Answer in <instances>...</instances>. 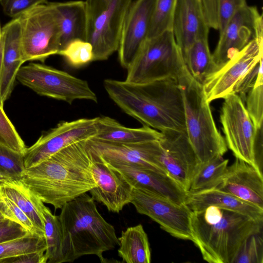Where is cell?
<instances>
[{
  "label": "cell",
  "mask_w": 263,
  "mask_h": 263,
  "mask_svg": "<svg viewBox=\"0 0 263 263\" xmlns=\"http://www.w3.org/2000/svg\"><path fill=\"white\" fill-rule=\"evenodd\" d=\"M52 3L60 16V50L73 40L86 41L87 18L85 2L73 1Z\"/></svg>",
  "instance_id": "cell-25"
},
{
  "label": "cell",
  "mask_w": 263,
  "mask_h": 263,
  "mask_svg": "<svg viewBox=\"0 0 263 263\" xmlns=\"http://www.w3.org/2000/svg\"><path fill=\"white\" fill-rule=\"evenodd\" d=\"M0 143L24 155L26 146L0 105Z\"/></svg>",
  "instance_id": "cell-37"
},
{
  "label": "cell",
  "mask_w": 263,
  "mask_h": 263,
  "mask_svg": "<svg viewBox=\"0 0 263 263\" xmlns=\"http://www.w3.org/2000/svg\"><path fill=\"white\" fill-rule=\"evenodd\" d=\"M183 59L189 72L201 84L208 76L216 70L209 48L208 38L195 42L190 47Z\"/></svg>",
  "instance_id": "cell-29"
},
{
  "label": "cell",
  "mask_w": 263,
  "mask_h": 263,
  "mask_svg": "<svg viewBox=\"0 0 263 263\" xmlns=\"http://www.w3.org/2000/svg\"><path fill=\"white\" fill-rule=\"evenodd\" d=\"M263 40H252L202 83L207 101L224 99L234 93L242 78L262 59Z\"/></svg>",
  "instance_id": "cell-12"
},
{
  "label": "cell",
  "mask_w": 263,
  "mask_h": 263,
  "mask_svg": "<svg viewBox=\"0 0 263 263\" xmlns=\"http://www.w3.org/2000/svg\"><path fill=\"white\" fill-rule=\"evenodd\" d=\"M210 29L202 0H178L172 32L183 58L195 42L208 38Z\"/></svg>",
  "instance_id": "cell-19"
},
{
  "label": "cell",
  "mask_w": 263,
  "mask_h": 263,
  "mask_svg": "<svg viewBox=\"0 0 263 263\" xmlns=\"http://www.w3.org/2000/svg\"><path fill=\"white\" fill-rule=\"evenodd\" d=\"M109 98L125 113L160 132H186L182 94L177 78L146 83L111 79L104 80Z\"/></svg>",
  "instance_id": "cell-2"
},
{
  "label": "cell",
  "mask_w": 263,
  "mask_h": 263,
  "mask_svg": "<svg viewBox=\"0 0 263 263\" xmlns=\"http://www.w3.org/2000/svg\"><path fill=\"white\" fill-rule=\"evenodd\" d=\"M206 19L210 28L218 30L216 0H202Z\"/></svg>",
  "instance_id": "cell-44"
},
{
  "label": "cell",
  "mask_w": 263,
  "mask_h": 263,
  "mask_svg": "<svg viewBox=\"0 0 263 263\" xmlns=\"http://www.w3.org/2000/svg\"><path fill=\"white\" fill-rule=\"evenodd\" d=\"M262 67L253 86L248 91L245 106L256 129L262 127L263 121V75Z\"/></svg>",
  "instance_id": "cell-34"
},
{
  "label": "cell",
  "mask_w": 263,
  "mask_h": 263,
  "mask_svg": "<svg viewBox=\"0 0 263 263\" xmlns=\"http://www.w3.org/2000/svg\"><path fill=\"white\" fill-rule=\"evenodd\" d=\"M261 67H262V59L242 78L235 87L234 93L238 95L245 104L246 96L253 86Z\"/></svg>",
  "instance_id": "cell-42"
},
{
  "label": "cell",
  "mask_w": 263,
  "mask_h": 263,
  "mask_svg": "<svg viewBox=\"0 0 263 263\" xmlns=\"http://www.w3.org/2000/svg\"><path fill=\"white\" fill-rule=\"evenodd\" d=\"M47 0H0L5 14L13 19L19 17L29 10Z\"/></svg>",
  "instance_id": "cell-40"
},
{
  "label": "cell",
  "mask_w": 263,
  "mask_h": 263,
  "mask_svg": "<svg viewBox=\"0 0 263 263\" xmlns=\"http://www.w3.org/2000/svg\"><path fill=\"white\" fill-rule=\"evenodd\" d=\"M262 223L237 212L210 205L192 212V241L204 260L234 263L248 239L262 233Z\"/></svg>",
  "instance_id": "cell-3"
},
{
  "label": "cell",
  "mask_w": 263,
  "mask_h": 263,
  "mask_svg": "<svg viewBox=\"0 0 263 263\" xmlns=\"http://www.w3.org/2000/svg\"><path fill=\"white\" fill-rule=\"evenodd\" d=\"M45 237L28 234L23 237L0 243V261L11 257L35 252H44Z\"/></svg>",
  "instance_id": "cell-31"
},
{
  "label": "cell",
  "mask_w": 263,
  "mask_h": 263,
  "mask_svg": "<svg viewBox=\"0 0 263 263\" xmlns=\"http://www.w3.org/2000/svg\"><path fill=\"white\" fill-rule=\"evenodd\" d=\"M107 164L132 187H143L176 204H185L188 192L167 174L132 164Z\"/></svg>",
  "instance_id": "cell-20"
},
{
  "label": "cell",
  "mask_w": 263,
  "mask_h": 263,
  "mask_svg": "<svg viewBox=\"0 0 263 263\" xmlns=\"http://www.w3.org/2000/svg\"><path fill=\"white\" fill-rule=\"evenodd\" d=\"M25 170L24 155L0 143V172L10 179H20Z\"/></svg>",
  "instance_id": "cell-35"
},
{
  "label": "cell",
  "mask_w": 263,
  "mask_h": 263,
  "mask_svg": "<svg viewBox=\"0 0 263 263\" xmlns=\"http://www.w3.org/2000/svg\"><path fill=\"white\" fill-rule=\"evenodd\" d=\"M119 256L126 263H150L151 252L147 234L139 224L128 227L118 237Z\"/></svg>",
  "instance_id": "cell-27"
},
{
  "label": "cell",
  "mask_w": 263,
  "mask_h": 263,
  "mask_svg": "<svg viewBox=\"0 0 263 263\" xmlns=\"http://www.w3.org/2000/svg\"><path fill=\"white\" fill-rule=\"evenodd\" d=\"M3 61V46L2 39V27L0 23V84Z\"/></svg>",
  "instance_id": "cell-45"
},
{
  "label": "cell",
  "mask_w": 263,
  "mask_h": 263,
  "mask_svg": "<svg viewBox=\"0 0 263 263\" xmlns=\"http://www.w3.org/2000/svg\"><path fill=\"white\" fill-rule=\"evenodd\" d=\"M91 150L92 170L96 186L88 192L95 201L103 204L109 211L118 213L130 203L133 187L120 174Z\"/></svg>",
  "instance_id": "cell-18"
},
{
  "label": "cell",
  "mask_w": 263,
  "mask_h": 263,
  "mask_svg": "<svg viewBox=\"0 0 263 263\" xmlns=\"http://www.w3.org/2000/svg\"><path fill=\"white\" fill-rule=\"evenodd\" d=\"M44 222L47 263H62V232L58 216L44 206L42 210Z\"/></svg>",
  "instance_id": "cell-30"
},
{
  "label": "cell",
  "mask_w": 263,
  "mask_h": 263,
  "mask_svg": "<svg viewBox=\"0 0 263 263\" xmlns=\"http://www.w3.org/2000/svg\"><path fill=\"white\" fill-rule=\"evenodd\" d=\"M254 39L263 40L262 15L256 6L247 5L233 16L219 33L212 54L216 70Z\"/></svg>",
  "instance_id": "cell-13"
},
{
  "label": "cell",
  "mask_w": 263,
  "mask_h": 263,
  "mask_svg": "<svg viewBox=\"0 0 263 263\" xmlns=\"http://www.w3.org/2000/svg\"><path fill=\"white\" fill-rule=\"evenodd\" d=\"M4 217L3 216L2 214H1V213L0 212V219H3L4 218Z\"/></svg>",
  "instance_id": "cell-47"
},
{
  "label": "cell",
  "mask_w": 263,
  "mask_h": 263,
  "mask_svg": "<svg viewBox=\"0 0 263 263\" xmlns=\"http://www.w3.org/2000/svg\"><path fill=\"white\" fill-rule=\"evenodd\" d=\"M247 5V0H216L217 30L219 33L233 16Z\"/></svg>",
  "instance_id": "cell-39"
},
{
  "label": "cell",
  "mask_w": 263,
  "mask_h": 263,
  "mask_svg": "<svg viewBox=\"0 0 263 263\" xmlns=\"http://www.w3.org/2000/svg\"><path fill=\"white\" fill-rule=\"evenodd\" d=\"M19 18H14L2 28L3 61L0 84V105L10 97L16 74L24 62L22 59Z\"/></svg>",
  "instance_id": "cell-22"
},
{
  "label": "cell",
  "mask_w": 263,
  "mask_h": 263,
  "mask_svg": "<svg viewBox=\"0 0 263 263\" xmlns=\"http://www.w3.org/2000/svg\"><path fill=\"white\" fill-rule=\"evenodd\" d=\"M130 203L138 213L148 216L172 236L193 241L192 211L185 204H176L141 187H133Z\"/></svg>",
  "instance_id": "cell-10"
},
{
  "label": "cell",
  "mask_w": 263,
  "mask_h": 263,
  "mask_svg": "<svg viewBox=\"0 0 263 263\" xmlns=\"http://www.w3.org/2000/svg\"><path fill=\"white\" fill-rule=\"evenodd\" d=\"M156 0H133L124 22L118 48L120 65L127 69L147 39Z\"/></svg>",
  "instance_id": "cell-17"
},
{
  "label": "cell",
  "mask_w": 263,
  "mask_h": 263,
  "mask_svg": "<svg viewBox=\"0 0 263 263\" xmlns=\"http://www.w3.org/2000/svg\"><path fill=\"white\" fill-rule=\"evenodd\" d=\"M184 64L172 31L147 38L127 69L125 81L146 83L177 78Z\"/></svg>",
  "instance_id": "cell-6"
},
{
  "label": "cell",
  "mask_w": 263,
  "mask_h": 263,
  "mask_svg": "<svg viewBox=\"0 0 263 263\" xmlns=\"http://www.w3.org/2000/svg\"><path fill=\"white\" fill-rule=\"evenodd\" d=\"M262 233L252 235L243 246L234 263H262Z\"/></svg>",
  "instance_id": "cell-38"
},
{
  "label": "cell",
  "mask_w": 263,
  "mask_h": 263,
  "mask_svg": "<svg viewBox=\"0 0 263 263\" xmlns=\"http://www.w3.org/2000/svg\"><path fill=\"white\" fill-rule=\"evenodd\" d=\"M224 99L220 120L227 146L236 158L255 166L254 149L257 129L238 95L231 93Z\"/></svg>",
  "instance_id": "cell-11"
},
{
  "label": "cell",
  "mask_w": 263,
  "mask_h": 263,
  "mask_svg": "<svg viewBox=\"0 0 263 263\" xmlns=\"http://www.w3.org/2000/svg\"><path fill=\"white\" fill-rule=\"evenodd\" d=\"M0 212L6 219L15 222L32 235L45 237L28 217L11 200L0 194Z\"/></svg>",
  "instance_id": "cell-36"
},
{
  "label": "cell",
  "mask_w": 263,
  "mask_h": 263,
  "mask_svg": "<svg viewBox=\"0 0 263 263\" xmlns=\"http://www.w3.org/2000/svg\"><path fill=\"white\" fill-rule=\"evenodd\" d=\"M160 161L165 172L189 192L192 178L200 163L186 132H160Z\"/></svg>",
  "instance_id": "cell-15"
},
{
  "label": "cell",
  "mask_w": 263,
  "mask_h": 263,
  "mask_svg": "<svg viewBox=\"0 0 263 263\" xmlns=\"http://www.w3.org/2000/svg\"><path fill=\"white\" fill-rule=\"evenodd\" d=\"M58 54L62 56L72 67L79 68L93 61L91 44L87 41L74 40L60 50Z\"/></svg>",
  "instance_id": "cell-33"
},
{
  "label": "cell",
  "mask_w": 263,
  "mask_h": 263,
  "mask_svg": "<svg viewBox=\"0 0 263 263\" xmlns=\"http://www.w3.org/2000/svg\"><path fill=\"white\" fill-rule=\"evenodd\" d=\"M177 79L183 99L186 133L199 162L223 156L228 147L216 127L202 84L193 77L185 63Z\"/></svg>",
  "instance_id": "cell-5"
},
{
  "label": "cell",
  "mask_w": 263,
  "mask_h": 263,
  "mask_svg": "<svg viewBox=\"0 0 263 263\" xmlns=\"http://www.w3.org/2000/svg\"><path fill=\"white\" fill-rule=\"evenodd\" d=\"M95 201L86 193L61 209L63 262L87 255H96L105 262L103 253L119 246L114 226L100 214Z\"/></svg>",
  "instance_id": "cell-4"
},
{
  "label": "cell",
  "mask_w": 263,
  "mask_h": 263,
  "mask_svg": "<svg viewBox=\"0 0 263 263\" xmlns=\"http://www.w3.org/2000/svg\"><path fill=\"white\" fill-rule=\"evenodd\" d=\"M185 204L192 211L202 210L209 206L214 205L237 212L256 221H263V209L217 188L189 193Z\"/></svg>",
  "instance_id": "cell-23"
},
{
  "label": "cell",
  "mask_w": 263,
  "mask_h": 263,
  "mask_svg": "<svg viewBox=\"0 0 263 263\" xmlns=\"http://www.w3.org/2000/svg\"><path fill=\"white\" fill-rule=\"evenodd\" d=\"M217 188L263 209V175L241 159L236 158L228 166L223 180Z\"/></svg>",
  "instance_id": "cell-21"
},
{
  "label": "cell",
  "mask_w": 263,
  "mask_h": 263,
  "mask_svg": "<svg viewBox=\"0 0 263 263\" xmlns=\"http://www.w3.org/2000/svg\"><path fill=\"white\" fill-rule=\"evenodd\" d=\"M20 44L24 63L44 62L60 50L59 13L52 2L37 6L19 17Z\"/></svg>",
  "instance_id": "cell-8"
},
{
  "label": "cell",
  "mask_w": 263,
  "mask_h": 263,
  "mask_svg": "<svg viewBox=\"0 0 263 263\" xmlns=\"http://www.w3.org/2000/svg\"><path fill=\"white\" fill-rule=\"evenodd\" d=\"M96 135L92 139L107 142L137 143L158 140L160 132L143 125L140 128L126 127L107 116L96 117Z\"/></svg>",
  "instance_id": "cell-24"
},
{
  "label": "cell",
  "mask_w": 263,
  "mask_h": 263,
  "mask_svg": "<svg viewBox=\"0 0 263 263\" xmlns=\"http://www.w3.org/2000/svg\"><path fill=\"white\" fill-rule=\"evenodd\" d=\"M96 134V117L61 121L26 148L24 153L25 168L37 165L72 143L92 139Z\"/></svg>",
  "instance_id": "cell-14"
},
{
  "label": "cell",
  "mask_w": 263,
  "mask_h": 263,
  "mask_svg": "<svg viewBox=\"0 0 263 263\" xmlns=\"http://www.w3.org/2000/svg\"><path fill=\"white\" fill-rule=\"evenodd\" d=\"M133 0H85L86 41L93 61L107 60L118 51L125 16Z\"/></svg>",
  "instance_id": "cell-7"
},
{
  "label": "cell",
  "mask_w": 263,
  "mask_h": 263,
  "mask_svg": "<svg viewBox=\"0 0 263 263\" xmlns=\"http://www.w3.org/2000/svg\"><path fill=\"white\" fill-rule=\"evenodd\" d=\"M92 157L88 140L75 142L26 168L20 180L44 203L61 209L96 186Z\"/></svg>",
  "instance_id": "cell-1"
},
{
  "label": "cell",
  "mask_w": 263,
  "mask_h": 263,
  "mask_svg": "<svg viewBox=\"0 0 263 263\" xmlns=\"http://www.w3.org/2000/svg\"><path fill=\"white\" fill-rule=\"evenodd\" d=\"M44 252L28 253L4 259L0 263H47Z\"/></svg>",
  "instance_id": "cell-43"
},
{
  "label": "cell",
  "mask_w": 263,
  "mask_h": 263,
  "mask_svg": "<svg viewBox=\"0 0 263 263\" xmlns=\"http://www.w3.org/2000/svg\"><path fill=\"white\" fill-rule=\"evenodd\" d=\"M30 234L19 224L6 218L0 219V243Z\"/></svg>",
  "instance_id": "cell-41"
},
{
  "label": "cell",
  "mask_w": 263,
  "mask_h": 263,
  "mask_svg": "<svg viewBox=\"0 0 263 263\" xmlns=\"http://www.w3.org/2000/svg\"><path fill=\"white\" fill-rule=\"evenodd\" d=\"M16 80L36 93L71 104L76 100L98 102L88 83L69 73L42 64L21 66Z\"/></svg>",
  "instance_id": "cell-9"
},
{
  "label": "cell",
  "mask_w": 263,
  "mask_h": 263,
  "mask_svg": "<svg viewBox=\"0 0 263 263\" xmlns=\"http://www.w3.org/2000/svg\"><path fill=\"white\" fill-rule=\"evenodd\" d=\"M178 0H156L147 38L172 31Z\"/></svg>",
  "instance_id": "cell-32"
},
{
  "label": "cell",
  "mask_w": 263,
  "mask_h": 263,
  "mask_svg": "<svg viewBox=\"0 0 263 263\" xmlns=\"http://www.w3.org/2000/svg\"><path fill=\"white\" fill-rule=\"evenodd\" d=\"M0 194L14 202L45 235L42 213L45 205L20 179H11L0 182Z\"/></svg>",
  "instance_id": "cell-26"
},
{
  "label": "cell",
  "mask_w": 263,
  "mask_h": 263,
  "mask_svg": "<svg viewBox=\"0 0 263 263\" xmlns=\"http://www.w3.org/2000/svg\"><path fill=\"white\" fill-rule=\"evenodd\" d=\"M158 140L118 143L90 139L88 142L92 151L109 164H132L167 174L160 161Z\"/></svg>",
  "instance_id": "cell-16"
},
{
  "label": "cell",
  "mask_w": 263,
  "mask_h": 263,
  "mask_svg": "<svg viewBox=\"0 0 263 263\" xmlns=\"http://www.w3.org/2000/svg\"><path fill=\"white\" fill-rule=\"evenodd\" d=\"M229 160L217 156L199 163L192 178L189 193H194L217 188L226 173Z\"/></svg>",
  "instance_id": "cell-28"
},
{
  "label": "cell",
  "mask_w": 263,
  "mask_h": 263,
  "mask_svg": "<svg viewBox=\"0 0 263 263\" xmlns=\"http://www.w3.org/2000/svg\"><path fill=\"white\" fill-rule=\"evenodd\" d=\"M9 179H11L0 172V182H3Z\"/></svg>",
  "instance_id": "cell-46"
}]
</instances>
